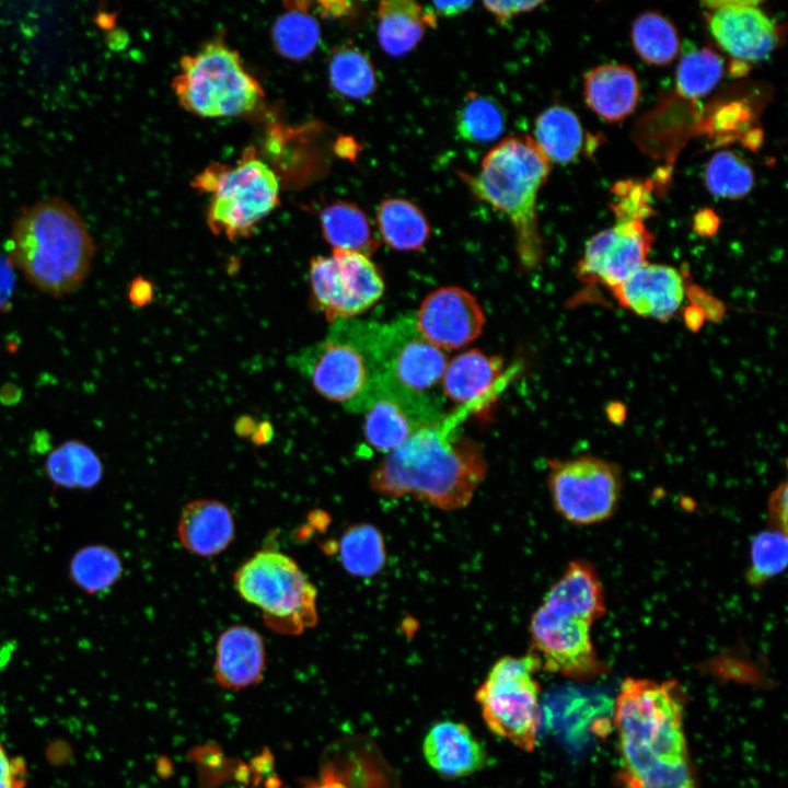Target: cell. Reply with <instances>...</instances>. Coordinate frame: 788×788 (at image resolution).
I'll use <instances>...</instances> for the list:
<instances>
[{
  "mask_svg": "<svg viewBox=\"0 0 788 788\" xmlns=\"http://www.w3.org/2000/svg\"><path fill=\"white\" fill-rule=\"evenodd\" d=\"M418 332L440 349H457L476 339L485 314L468 291L444 287L431 292L415 316Z\"/></svg>",
  "mask_w": 788,
  "mask_h": 788,
  "instance_id": "cell-17",
  "label": "cell"
},
{
  "mask_svg": "<svg viewBox=\"0 0 788 788\" xmlns=\"http://www.w3.org/2000/svg\"><path fill=\"white\" fill-rule=\"evenodd\" d=\"M128 297L134 305H146L153 297L152 283L142 277L134 279L130 283Z\"/></svg>",
  "mask_w": 788,
  "mask_h": 788,
  "instance_id": "cell-44",
  "label": "cell"
},
{
  "mask_svg": "<svg viewBox=\"0 0 788 788\" xmlns=\"http://www.w3.org/2000/svg\"><path fill=\"white\" fill-rule=\"evenodd\" d=\"M320 222L325 241L333 250L373 254L379 247L369 219L361 208L349 201H334L322 208Z\"/></svg>",
  "mask_w": 788,
  "mask_h": 788,
  "instance_id": "cell-28",
  "label": "cell"
},
{
  "mask_svg": "<svg viewBox=\"0 0 788 788\" xmlns=\"http://www.w3.org/2000/svg\"><path fill=\"white\" fill-rule=\"evenodd\" d=\"M549 171V161L530 136H510L485 155L478 173H461L477 199L508 218L526 269L535 268L543 256L536 199Z\"/></svg>",
  "mask_w": 788,
  "mask_h": 788,
  "instance_id": "cell-4",
  "label": "cell"
},
{
  "mask_svg": "<svg viewBox=\"0 0 788 788\" xmlns=\"http://www.w3.org/2000/svg\"><path fill=\"white\" fill-rule=\"evenodd\" d=\"M339 557L344 569L355 577L369 578L385 565V543L372 524L349 526L339 541Z\"/></svg>",
  "mask_w": 788,
  "mask_h": 788,
  "instance_id": "cell-32",
  "label": "cell"
},
{
  "mask_svg": "<svg viewBox=\"0 0 788 788\" xmlns=\"http://www.w3.org/2000/svg\"><path fill=\"white\" fill-rule=\"evenodd\" d=\"M686 290V277L682 270L647 262L611 292L618 305L630 313L668 322L680 310Z\"/></svg>",
  "mask_w": 788,
  "mask_h": 788,
  "instance_id": "cell-18",
  "label": "cell"
},
{
  "mask_svg": "<svg viewBox=\"0 0 788 788\" xmlns=\"http://www.w3.org/2000/svg\"><path fill=\"white\" fill-rule=\"evenodd\" d=\"M172 88L186 111L205 118L250 113L264 97L240 54L219 38L181 59Z\"/></svg>",
  "mask_w": 788,
  "mask_h": 788,
  "instance_id": "cell-6",
  "label": "cell"
},
{
  "mask_svg": "<svg viewBox=\"0 0 788 788\" xmlns=\"http://www.w3.org/2000/svg\"><path fill=\"white\" fill-rule=\"evenodd\" d=\"M193 186L211 194L208 227L230 241L252 235L279 204L278 178L253 149L245 150L234 165H209L195 177Z\"/></svg>",
  "mask_w": 788,
  "mask_h": 788,
  "instance_id": "cell-7",
  "label": "cell"
},
{
  "mask_svg": "<svg viewBox=\"0 0 788 788\" xmlns=\"http://www.w3.org/2000/svg\"><path fill=\"white\" fill-rule=\"evenodd\" d=\"M26 765L20 757H10L0 743V788H24Z\"/></svg>",
  "mask_w": 788,
  "mask_h": 788,
  "instance_id": "cell-39",
  "label": "cell"
},
{
  "mask_svg": "<svg viewBox=\"0 0 788 788\" xmlns=\"http://www.w3.org/2000/svg\"><path fill=\"white\" fill-rule=\"evenodd\" d=\"M68 578L73 587L86 595L107 593L121 579L124 565L113 547L91 543L79 547L68 563Z\"/></svg>",
  "mask_w": 788,
  "mask_h": 788,
  "instance_id": "cell-27",
  "label": "cell"
},
{
  "mask_svg": "<svg viewBox=\"0 0 788 788\" xmlns=\"http://www.w3.org/2000/svg\"><path fill=\"white\" fill-rule=\"evenodd\" d=\"M583 141L581 123L566 106H551L535 119L534 142L548 161L572 162L580 153Z\"/></svg>",
  "mask_w": 788,
  "mask_h": 788,
  "instance_id": "cell-29",
  "label": "cell"
},
{
  "mask_svg": "<svg viewBox=\"0 0 788 788\" xmlns=\"http://www.w3.org/2000/svg\"><path fill=\"white\" fill-rule=\"evenodd\" d=\"M506 128V113L494 97L478 93L466 95L457 112L456 130L462 139L486 143L498 139Z\"/></svg>",
  "mask_w": 788,
  "mask_h": 788,
  "instance_id": "cell-35",
  "label": "cell"
},
{
  "mask_svg": "<svg viewBox=\"0 0 788 788\" xmlns=\"http://www.w3.org/2000/svg\"><path fill=\"white\" fill-rule=\"evenodd\" d=\"M587 105L600 117L617 123L637 106L639 83L634 70L626 65L609 63L590 70L583 81Z\"/></svg>",
  "mask_w": 788,
  "mask_h": 788,
  "instance_id": "cell-24",
  "label": "cell"
},
{
  "mask_svg": "<svg viewBox=\"0 0 788 788\" xmlns=\"http://www.w3.org/2000/svg\"><path fill=\"white\" fill-rule=\"evenodd\" d=\"M331 86L340 95L362 100L376 90V74L369 56L354 45L334 49L328 62Z\"/></svg>",
  "mask_w": 788,
  "mask_h": 788,
  "instance_id": "cell-31",
  "label": "cell"
},
{
  "mask_svg": "<svg viewBox=\"0 0 788 788\" xmlns=\"http://www.w3.org/2000/svg\"><path fill=\"white\" fill-rule=\"evenodd\" d=\"M422 752L427 763L445 778H461L480 770L487 762L482 743L461 722L440 721L425 737Z\"/></svg>",
  "mask_w": 788,
  "mask_h": 788,
  "instance_id": "cell-20",
  "label": "cell"
},
{
  "mask_svg": "<svg viewBox=\"0 0 788 788\" xmlns=\"http://www.w3.org/2000/svg\"><path fill=\"white\" fill-rule=\"evenodd\" d=\"M709 31L718 45L739 61H758L777 46L779 32L756 1L705 3Z\"/></svg>",
  "mask_w": 788,
  "mask_h": 788,
  "instance_id": "cell-16",
  "label": "cell"
},
{
  "mask_svg": "<svg viewBox=\"0 0 788 788\" xmlns=\"http://www.w3.org/2000/svg\"><path fill=\"white\" fill-rule=\"evenodd\" d=\"M95 255L77 208L61 197L24 207L13 221L7 257L39 291L59 298L79 289Z\"/></svg>",
  "mask_w": 788,
  "mask_h": 788,
  "instance_id": "cell-3",
  "label": "cell"
},
{
  "mask_svg": "<svg viewBox=\"0 0 788 788\" xmlns=\"http://www.w3.org/2000/svg\"><path fill=\"white\" fill-rule=\"evenodd\" d=\"M705 184L717 197L737 199L751 192L754 173L740 155L722 150L716 152L707 163Z\"/></svg>",
  "mask_w": 788,
  "mask_h": 788,
  "instance_id": "cell-37",
  "label": "cell"
},
{
  "mask_svg": "<svg viewBox=\"0 0 788 788\" xmlns=\"http://www.w3.org/2000/svg\"><path fill=\"white\" fill-rule=\"evenodd\" d=\"M382 374L379 380L407 393L437 398L448 358L417 329L415 316L403 315L380 326Z\"/></svg>",
  "mask_w": 788,
  "mask_h": 788,
  "instance_id": "cell-12",
  "label": "cell"
},
{
  "mask_svg": "<svg viewBox=\"0 0 788 788\" xmlns=\"http://www.w3.org/2000/svg\"><path fill=\"white\" fill-rule=\"evenodd\" d=\"M541 606L552 615L593 624L606 611L602 583L594 567L583 560L570 561Z\"/></svg>",
  "mask_w": 788,
  "mask_h": 788,
  "instance_id": "cell-22",
  "label": "cell"
},
{
  "mask_svg": "<svg viewBox=\"0 0 788 788\" xmlns=\"http://www.w3.org/2000/svg\"><path fill=\"white\" fill-rule=\"evenodd\" d=\"M542 1H485V9L500 23H506L514 15L534 10Z\"/></svg>",
  "mask_w": 788,
  "mask_h": 788,
  "instance_id": "cell-40",
  "label": "cell"
},
{
  "mask_svg": "<svg viewBox=\"0 0 788 788\" xmlns=\"http://www.w3.org/2000/svg\"><path fill=\"white\" fill-rule=\"evenodd\" d=\"M770 529L787 533V483L773 490L768 501Z\"/></svg>",
  "mask_w": 788,
  "mask_h": 788,
  "instance_id": "cell-41",
  "label": "cell"
},
{
  "mask_svg": "<svg viewBox=\"0 0 788 788\" xmlns=\"http://www.w3.org/2000/svg\"><path fill=\"white\" fill-rule=\"evenodd\" d=\"M623 777L630 788H698L674 681L626 679L614 706Z\"/></svg>",
  "mask_w": 788,
  "mask_h": 788,
  "instance_id": "cell-2",
  "label": "cell"
},
{
  "mask_svg": "<svg viewBox=\"0 0 788 788\" xmlns=\"http://www.w3.org/2000/svg\"><path fill=\"white\" fill-rule=\"evenodd\" d=\"M428 25L424 8L413 0H386L378 8V40L387 55L401 57L421 40Z\"/></svg>",
  "mask_w": 788,
  "mask_h": 788,
  "instance_id": "cell-26",
  "label": "cell"
},
{
  "mask_svg": "<svg viewBox=\"0 0 788 788\" xmlns=\"http://www.w3.org/2000/svg\"><path fill=\"white\" fill-rule=\"evenodd\" d=\"M380 323L357 318L332 323L326 336L291 357L292 368L328 401L363 413L382 374Z\"/></svg>",
  "mask_w": 788,
  "mask_h": 788,
  "instance_id": "cell-5",
  "label": "cell"
},
{
  "mask_svg": "<svg viewBox=\"0 0 788 788\" xmlns=\"http://www.w3.org/2000/svg\"><path fill=\"white\" fill-rule=\"evenodd\" d=\"M548 486L563 518L578 525L594 524L609 519L617 508L621 470L592 455L549 461Z\"/></svg>",
  "mask_w": 788,
  "mask_h": 788,
  "instance_id": "cell-11",
  "label": "cell"
},
{
  "mask_svg": "<svg viewBox=\"0 0 788 788\" xmlns=\"http://www.w3.org/2000/svg\"><path fill=\"white\" fill-rule=\"evenodd\" d=\"M266 662L262 635L245 625L227 628L218 638L215 680L223 688L239 691L258 684Z\"/></svg>",
  "mask_w": 788,
  "mask_h": 788,
  "instance_id": "cell-19",
  "label": "cell"
},
{
  "mask_svg": "<svg viewBox=\"0 0 788 788\" xmlns=\"http://www.w3.org/2000/svg\"><path fill=\"white\" fill-rule=\"evenodd\" d=\"M13 288V266L7 256L0 255V309L9 304Z\"/></svg>",
  "mask_w": 788,
  "mask_h": 788,
  "instance_id": "cell-43",
  "label": "cell"
},
{
  "mask_svg": "<svg viewBox=\"0 0 788 788\" xmlns=\"http://www.w3.org/2000/svg\"><path fill=\"white\" fill-rule=\"evenodd\" d=\"M306 10L298 5L290 8L273 24V45L277 53L287 59L303 60L320 43V24Z\"/></svg>",
  "mask_w": 788,
  "mask_h": 788,
  "instance_id": "cell-33",
  "label": "cell"
},
{
  "mask_svg": "<svg viewBox=\"0 0 788 788\" xmlns=\"http://www.w3.org/2000/svg\"><path fill=\"white\" fill-rule=\"evenodd\" d=\"M181 544L190 553L211 557L233 541L235 524L229 507L216 499H196L184 506L177 522Z\"/></svg>",
  "mask_w": 788,
  "mask_h": 788,
  "instance_id": "cell-23",
  "label": "cell"
},
{
  "mask_svg": "<svg viewBox=\"0 0 788 788\" xmlns=\"http://www.w3.org/2000/svg\"><path fill=\"white\" fill-rule=\"evenodd\" d=\"M335 151L343 158H355L358 153V144L350 138H340L336 142Z\"/></svg>",
  "mask_w": 788,
  "mask_h": 788,
  "instance_id": "cell-46",
  "label": "cell"
},
{
  "mask_svg": "<svg viewBox=\"0 0 788 788\" xmlns=\"http://www.w3.org/2000/svg\"><path fill=\"white\" fill-rule=\"evenodd\" d=\"M240 596L257 606L267 627L298 635L317 623L315 586L290 556L262 549L234 573Z\"/></svg>",
  "mask_w": 788,
  "mask_h": 788,
  "instance_id": "cell-8",
  "label": "cell"
},
{
  "mask_svg": "<svg viewBox=\"0 0 788 788\" xmlns=\"http://www.w3.org/2000/svg\"><path fill=\"white\" fill-rule=\"evenodd\" d=\"M631 42L642 60L658 66L670 63L680 49L675 26L654 11H647L634 21Z\"/></svg>",
  "mask_w": 788,
  "mask_h": 788,
  "instance_id": "cell-34",
  "label": "cell"
},
{
  "mask_svg": "<svg viewBox=\"0 0 788 788\" xmlns=\"http://www.w3.org/2000/svg\"><path fill=\"white\" fill-rule=\"evenodd\" d=\"M496 396L467 404L412 434L387 453L370 477L387 497L412 496L443 510L468 505L487 472L482 448L459 432L461 424Z\"/></svg>",
  "mask_w": 788,
  "mask_h": 788,
  "instance_id": "cell-1",
  "label": "cell"
},
{
  "mask_svg": "<svg viewBox=\"0 0 788 788\" xmlns=\"http://www.w3.org/2000/svg\"><path fill=\"white\" fill-rule=\"evenodd\" d=\"M363 413L367 443L386 454L444 416L438 398L414 395L382 382L376 383Z\"/></svg>",
  "mask_w": 788,
  "mask_h": 788,
  "instance_id": "cell-14",
  "label": "cell"
},
{
  "mask_svg": "<svg viewBox=\"0 0 788 788\" xmlns=\"http://www.w3.org/2000/svg\"><path fill=\"white\" fill-rule=\"evenodd\" d=\"M309 282L313 306L329 323L364 313L385 290L382 275L369 256L344 250L313 257Z\"/></svg>",
  "mask_w": 788,
  "mask_h": 788,
  "instance_id": "cell-10",
  "label": "cell"
},
{
  "mask_svg": "<svg viewBox=\"0 0 788 788\" xmlns=\"http://www.w3.org/2000/svg\"><path fill=\"white\" fill-rule=\"evenodd\" d=\"M473 5L472 1L432 2L424 8L429 26H434L438 16H456L467 11Z\"/></svg>",
  "mask_w": 788,
  "mask_h": 788,
  "instance_id": "cell-42",
  "label": "cell"
},
{
  "mask_svg": "<svg viewBox=\"0 0 788 788\" xmlns=\"http://www.w3.org/2000/svg\"><path fill=\"white\" fill-rule=\"evenodd\" d=\"M711 212H699L695 219V229L703 225V228L698 231L700 234H710L716 231L717 229V218L714 216L710 217Z\"/></svg>",
  "mask_w": 788,
  "mask_h": 788,
  "instance_id": "cell-45",
  "label": "cell"
},
{
  "mask_svg": "<svg viewBox=\"0 0 788 788\" xmlns=\"http://www.w3.org/2000/svg\"><path fill=\"white\" fill-rule=\"evenodd\" d=\"M652 243L653 235L642 220H619L587 242L577 278L586 287L612 291L648 262Z\"/></svg>",
  "mask_w": 788,
  "mask_h": 788,
  "instance_id": "cell-13",
  "label": "cell"
},
{
  "mask_svg": "<svg viewBox=\"0 0 788 788\" xmlns=\"http://www.w3.org/2000/svg\"><path fill=\"white\" fill-rule=\"evenodd\" d=\"M536 654L503 657L489 671L475 698L488 728L525 752L536 744L541 723Z\"/></svg>",
  "mask_w": 788,
  "mask_h": 788,
  "instance_id": "cell-9",
  "label": "cell"
},
{
  "mask_svg": "<svg viewBox=\"0 0 788 788\" xmlns=\"http://www.w3.org/2000/svg\"><path fill=\"white\" fill-rule=\"evenodd\" d=\"M725 71L722 57L709 47L694 49L682 56L675 73L679 93L697 99L711 92Z\"/></svg>",
  "mask_w": 788,
  "mask_h": 788,
  "instance_id": "cell-36",
  "label": "cell"
},
{
  "mask_svg": "<svg viewBox=\"0 0 788 788\" xmlns=\"http://www.w3.org/2000/svg\"><path fill=\"white\" fill-rule=\"evenodd\" d=\"M590 623L555 616L540 606L532 615L530 633L533 648L545 669L586 680L603 671L591 640Z\"/></svg>",
  "mask_w": 788,
  "mask_h": 788,
  "instance_id": "cell-15",
  "label": "cell"
},
{
  "mask_svg": "<svg viewBox=\"0 0 788 788\" xmlns=\"http://www.w3.org/2000/svg\"><path fill=\"white\" fill-rule=\"evenodd\" d=\"M517 368L503 372L501 358L471 349L448 362L441 384L449 399L463 405L497 396L515 374Z\"/></svg>",
  "mask_w": 788,
  "mask_h": 788,
  "instance_id": "cell-21",
  "label": "cell"
},
{
  "mask_svg": "<svg viewBox=\"0 0 788 788\" xmlns=\"http://www.w3.org/2000/svg\"><path fill=\"white\" fill-rule=\"evenodd\" d=\"M787 559L786 533L775 529L757 533L751 543L750 567L745 573L746 581L753 587L764 584L786 569Z\"/></svg>",
  "mask_w": 788,
  "mask_h": 788,
  "instance_id": "cell-38",
  "label": "cell"
},
{
  "mask_svg": "<svg viewBox=\"0 0 788 788\" xmlns=\"http://www.w3.org/2000/svg\"><path fill=\"white\" fill-rule=\"evenodd\" d=\"M44 475L55 489L94 490L103 480L104 464L100 455L85 442L66 440L45 459Z\"/></svg>",
  "mask_w": 788,
  "mask_h": 788,
  "instance_id": "cell-25",
  "label": "cell"
},
{
  "mask_svg": "<svg viewBox=\"0 0 788 788\" xmlns=\"http://www.w3.org/2000/svg\"><path fill=\"white\" fill-rule=\"evenodd\" d=\"M376 222L383 241L397 251H419L430 235L422 211L403 198L383 200L378 207Z\"/></svg>",
  "mask_w": 788,
  "mask_h": 788,
  "instance_id": "cell-30",
  "label": "cell"
}]
</instances>
